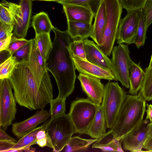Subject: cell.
I'll use <instances>...</instances> for the list:
<instances>
[{
    "instance_id": "obj_1",
    "label": "cell",
    "mask_w": 152,
    "mask_h": 152,
    "mask_svg": "<svg viewBox=\"0 0 152 152\" xmlns=\"http://www.w3.org/2000/svg\"><path fill=\"white\" fill-rule=\"evenodd\" d=\"M27 62L18 63L8 78L16 102L31 110H42L53 98V88L48 71L39 86Z\"/></svg>"
},
{
    "instance_id": "obj_2",
    "label": "cell",
    "mask_w": 152,
    "mask_h": 152,
    "mask_svg": "<svg viewBox=\"0 0 152 152\" xmlns=\"http://www.w3.org/2000/svg\"><path fill=\"white\" fill-rule=\"evenodd\" d=\"M53 31L55 38L46 60V69L55 78L59 91L58 97L66 99L74 91L76 78L70 46L72 39L66 31L55 27Z\"/></svg>"
},
{
    "instance_id": "obj_3",
    "label": "cell",
    "mask_w": 152,
    "mask_h": 152,
    "mask_svg": "<svg viewBox=\"0 0 152 152\" xmlns=\"http://www.w3.org/2000/svg\"><path fill=\"white\" fill-rule=\"evenodd\" d=\"M145 101L140 91L136 95H127L111 129L116 139L121 140L141 124L145 111Z\"/></svg>"
},
{
    "instance_id": "obj_4",
    "label": "cell",
    "mask_w": 152,
    "mask_h": 152,
    "mask_svg": "<svg viewBox=\"0 0 152 152\" xmlns=\"http://www.w3.org/2000/svg\"><path fill=\"white\" fill-rule=\"evenodd\" d=\"M47 146L53 151H61L75 133L73 124L68 114L65 113L50 118L45 122Z\"/></svg>"
},
{
    "instance_id": "obj_5",
    "label": "cell",
    "mask_w": 152,
    "mask_h": 152,
    "mask_svg": "<svg viewBox=\"0 0 152 152\" xmlns=\"http://www.w3.org/2000/svg\"><path fill=\"white\" fill-rule=\"evenodd\" d=\"M106 6V22L100 45H97L106 56L112 54L117 36L122 6L119 0H104Z\"/></svg>"
},
{
    "instance_id": "obj_6",
    "label": "cell",
    "mask_w": 152,
    "mask_h": 152,
    "mask_svg": "<svg viewBox=\"0 0 152 152\" xmlns=\"http://www.w3.org/2000/svg\"><path fill=\"white\" fill-rule=\"evenodd\" d=\"M99 105L88 98H78L72 102L68 115L75 133L86 134Z\"/></svg>"
},
{
    "instance_id": "obj_7",
    "label": "cell",
    "mask_w": 152,
    "mask_h": 152,
    "mask_svg": "<svg viewBox=\"0 0 152 152\" xmlns=\"http://www.w3.org/2000/svg\"><path fill=\"white\" fill-rule=\"evenodd\" d=\"M127 95L116 82H109L105 86L102 101L107 128L112 129Z\"/></svg>"
},
{
    "instance_id": "obj_8",
    "label": "cell",
    "mask_w": 152,
    "mask_h": 152,
    "mask_svg": "<svg viewBox=\"0 0 152 152\" xmlns=\"http://www.w3.org/2000/svg\"><path fill=\"white\" fill-rule=\"evenodd\" d=\"M128 45L119 44L113 47L110 59L115 80L127 88L129 87V75L132 61Z\"/></svg>"
},
{
    "instance_id": "obj_9",
    "label": "cell",
    "mask_w": 152,
    "mask_h": 152,
    "mask_svg": "<svg viewBox=\"0 0 152 152\" xmlns=\"http://www.w3.org/2000/svg\"><path fill=\"white\" fill-rule=\"evenodd\" d=\"M12 88L8 78L0 79V126L4 130L12 124L17 112Z\"/></svg>"
},
{
    "instance_id": "obj_10",
    "label": "cell",
    "mask_w": 152,
    "mask_h": 152,
    "mask_svg": "<svg viewBox=\"0 0 152 152\" xmlns=\"http://www.w3.org/2000/svg\"><path fill=\"white\" fill-rule=\"evenodd\" d=\"M139 19L140 9L127 12L126 16L120 19L117 36V44L134 43Z\"/></svg>"
},
{
    "instance_id": "obj_11",
    "label": "cell",
    "mask_w": 152,
    "mask_h": 152,
    "mask_svg": "<svg viewBox=\"0 0 152 152\" xmlns=\"http://www.w3.org/2000/svg\"><path fill=\"white\" fill-rule=\"evenodd\" d=\"M77 78L83 91L88 98L96 104L100 105L103 99L105 86L100 79L80 73Z\"/></svg>"
},
{
    "instance_id": "obj_12",
    "label": "cell",
    "mask_w": 152,
    "mask_h": 152,
    "mask_svg": "<svg viewBox=\"0 0 152 152\" xmlns=\"http://www.w3.org/2000/svg\"><path fill=\"white\" fill-rule=\"evenodd\" d=\"M148 119L143 120L136 129L121 140L123 148L131 152H142L144 144L147 138Z\"/></svg>"
},
{
    "instance_id": "obj_13",
    "label": "cell",
    "mask_w": 152,
    "mask_h": 152,
    "mask_svg": "<svg viewBox=\"0 0 152 152\" xmlns=\"http://www.w3.org/2000/svg\"><path fill=\"white\" fill-rule=\"evenodd\" d=\"M50 116V113L47 110H41L29 118L12 124V132L20 139L35 129L39 124L46 121Z\"/></svg>"
},
{
    "instance_id": "obj_14",
    "label": "cell",
    "mask_w": 152,
    "mask_h": 152,
    "mask_svg": "<svg viewBox=\"0 0 152 152\" xmlns=\"http://www.w3.org/2000/svg\"><path fill=\"white\" fill-rule=\"evenodd\" d=\"M72 57L75 69L80 73L109 81L115 80L112 71L103 69L78 57L72 55Z\"/></svg>"
},
{
    "instance_id": "obj_15",
    "label": "cell",
    "mask_w": 152,
    "mask_h": 152,
    "mask_svg": "<svg viewBox=\"0 0 152 152\" xmlns=\"http://www.w3.org/2000/svg\"><path fill=\"white\" fill-rule=\"evenodd\" d=\"M31 40V52L27 64L37 83L40 86L44 74L48 70L46 69V61L42 56L38 50L35 38Z\"/></svg>"
},
{
    "instance_id": "obj_16",
    "label": "cell",
    "mask_w": 152,
    "mask_h": 152,
    "mask_svg": "<svg viewBox=\"0 0 152 152\" xmlns=\"http://www.w3.org/2000/svg\"><path fill=\"white\" fill-rule=\"evenodd\" d=\"M84 45L87 61L103 69L112 71L110 59L99 49L96 44L87 38L84 39Z\"/></svg>"
},
{
    "instance_id": "obj_17",
    "label": "cell",
    "mask_w": 152,
    "mask_h": 152,
    "mask_svg": "<svg viewBox=\"0 0 152 152\" xmlns=\"http://www.w3.org/2000/svg\"><path fill=\"white\" fill-rule=\"evenodd\" d=\"M21 16L14 25L13 34L19 38L26 37L30 24L32 13L31 0H20Z\"/></svg>"
},
{
    "instance_id": "obj_18",
    "label": "cell",
    "mask_w": 152,
    "mask_h": 152,
    "mask_svg": "<svg viewBox=\"0 0 152 152\" xmlns=\"http://www.w3.org/2000/svg\"><path fill=\"white\" fill-rule=\"evenodd\" d=\"M63 7L67 20L92 23L94 16L88 9L81 6L72 4L63 5Z\"/></svg>"
},
{
    "instance_id": "obj_19",
    "label": "cell",
    "mask_w": 152,
    "mask_h": 152,
    "mask_svg": "<svg viewBox=\"0 0 152 152\" xmlns=\"http://www.w3.org/2000/svg\"><path fill=\"white\" fill-rule=\"evenodd\" d=\"M21 6L2 0L0 4V21L14 25L21 16Z\"/></svg>"
},
{
    "instance_id": "obj_20",
    "label": "cell",
    "mask_w": 152,
    "mask_h": 152,
    "mask_svg": "<svg viewBox=\"0 0 152 152\" xmlns=\"http://www.w3.org/2000/svg\"><path fill=\"white\" fill-rule=\"evenodd\" d=\"M145 76V72L140 65L132 61L129 75V93L136 95L141 89Z\"/></svg>"
},
{
    "instance_id": "obj_21",
    "label": "cell",
    "mask_w": 152,
    "mask_h": 152,
    "mask_svg": "<svg viewBox=\"0 0 152 152\" xmlns=\"http://www.w3.org/2000/svg\"><path fill=\"white\" fill-rule=\"evenodd\" d=\"M107 125L105 115L101 105L99 106L95 116L86 134L93 139H99L106 132Z\"/></svg>"
},
{
    "instance_id": "obj_22",
    "label": "cell",
    "mask_w": 152,
    "mask_h": 152,
    "mask_svg": "<svg viewBox=\"0 0 152 152\" xmlns=\"http://www.w3.org/2000/svg\"><path fill=\"white\" fill-rule=\"evenodd\" d=\"M92 148H99L104 151H124L121 147V140L116 139L111 129L95 142Z\"/></svg>"
},
{
    "instance_id": "obj_23",
    "label": "cell",
    "mask_w": 152,
    "mask_h": 152,
    "mask_svg": "<svg viewBox=\"0 0 152 152\" xmlns=\"http://www.w3.org/2000/svg\"><path fill=\"white\" fill-rule=\"evenodd\" d=\"M106 6L104 0H102L94 17L92 31L90 36L97 45H100L103 35L106 22Z\"/></svg>"
},
{
    "instance_id": "obj_24",
    "label": "cell",
    "mask_w": 152,
    "mask_h": 152,
    "mask_svg": "<svg viewBox=\"0 0 152 152\" xmlns=\"http://www.w3.org/2000/svg\"><path fill=\"white\" fill-rule=\"evenodd\" d=\"M67 24L66 31L72 40L77 38L84 40L90 37L92 30V23L67 20Z\"/></svg>"
},
{
    "instance_id": "obj_25",
    "label": "cell",
    "mask_w": 152,
    "mask_h": 152,
    "mask_svg": "<svg viewBox=\"0 0 152 152\" xmlns=\"http://www.w3.org/2000/svg\"><path fill=\"white\" fill-rule=\"evenodd\" d=\"M31 26L34 30L35 34L50 33L54 27L48 15L44 12L37 13L33 17Z\"/></svg>"
},
{
    "instance_id": "obj_26",
    "label": "cell",
    "mask_w": 152,
    "mask_h": 152,
    "mask_svg": "<svg viewBox=\"0 0 152 152\" xmlns=\"http://www.w3.org/2000/svg\"><path fill=\"white\" fill-rule=\"evenodd\" d=\"M45 123L24 136L15 143L12 149L25 148L27 150V152L34 151L35 149L31 150L30 147L31 145L36 144L38 132L40 130L45 129Z\"/></svg>"
},
{
    "instance_id": "obj_27",
    "label": "cell",
    "mask_w": 152,
    "mask_h": 152,
    "mask_svg": "<svg viewBox=\"0 0 152 152\" xmlns=\"http://www.w3.org/2000/svg\"><path fill=\"white\" fill-rule=\"evenodd\" d=\"M35 42L42 56L46 61L53 48L50 33H43L35 34Z\"/></svg>"
},
{
    "instance_id": "obj_28",
    "label": "cell",
    "mask_w": 152,
    "mask_h": 152,
    "mask_svg": "<svg viewBox=\"0 0 152 152\" xmlns=\"http://www.w3.org/2000/svg\"><path fill=\"white\" fill-rule=\"evenodd\" d=\"M98 139H85L77 136H73L66 146L65 151L70 152L86 150Z\"/></svg>"
},
{
    "instance_id": "obj_29",
    "label": "cell",
    "mask_w": 152,
    "mask_h": 152,
    "mask_svg": "<svg viewBox=\"0 0 152 152\" xmlns=\"http://www.w3.org/2000/svg\"><path fill=\"white\" fill-rule=\"evenodd\" d=\"M102 0H62L57 3L63 5L72 4L79 5L90 10L95 17Z\"/></svg>"
},
{
    "instance_id": "obj_30",
    "label": "cell",
    "mask_w": 152,
    "mask_h": 152,
    "mask_svg": "<svg viewBox=\"0 0 152 152\" xmlns=\"http://www.w3.org/2000/svg\"><path fill=\"white\" fill-rule=\"evenodd\" d=\"M145 76L142 88L140 90L145 99L152 100V66L145 69Z\"/></svg>"
},
{
    "instance_id": "obj_31",
    "label": "cell",
    "mask_w": 152,
    "mask_h": 152,
    "mask_svg": "<svg viewBox=\"0 0 152 152\" xmlns=\"http://www.w3.org/2000/svg\"><path fill=\"white\" fill-rule=\"evenodd\" d=\"M146 29L142 9H140V19L138 26L134 43L139 48L143 46L146 39Z\"/></svg>"
},
{
    "instance_id": "obj_32",
    "label": "cell",
    "mask_w": 152,
    "mask_h": 152,
    "mask_svg": "<svg viewBox=\"0 0 152 152\" xmlns=\"http://www.w3.org/2000/svg\"><path fill=\"white\" fill-rule=\"evenodd\" d=\"M66 99L58 96L51 100L49 103L50 118H53L65 113Z\"/></svg>"
},
{
    "instance_id": "obj_33",
    "label": "cell",
    "mask_w": 152,
    "mask_h": 152,
    "mask_svg": "<svg viewBox=\"0 0 152 152\" xmlns=\"http://www.w3.org/2000/svg\"><path fill=\"white\" fill-rule=\"evenodd\" d=\"M18 63L15 57L12 56L1 64L0 79L8 78Z\"/></svg>"
},
{
    "instance_id": "obj_34",
    "label": "cell",
    "mask_w": 152,
    "mask_h": 152,
    "mask_svg": "<svg viewBox=\"0 0 152 152\" xmlns=\"http://www.w3.org/2000/svg\"><path fill=\"white\" fill-rule=\"evenodd\" d=\"M72 40L70 45L72 55L87 61L84 45V40L77 38Z\"/></svg>"
},
{
    "instance_id": "obj_35",
    "label": "cell",
    "mask_w": 152,
    "mask_h": 152,
    "mask_svg": "<svg viewBox=\"0 0 152 152\" xmlns=\"http://www.w3.org/2000/svg\"><path fill=\"white\" fill-rule=\"evenodd\" d=\"M31 39L28 42L16 50L12 55L18 63L28 62L31 48Z\"/></svg>"
},
{
    "instance_id": "obj_36",
    "label": "cell",
    "mask_w": 152,
    "mask_h": 152,
    "mask_svg": "<svg viewBox=\"0 0 152 152\" xmlns=\"http://www.w3.org/2000/svg\"><path fill=\"white\" fill-rule=\"evenodd\" d=\"M147 0H119L123 8L127 12L142 9Z\"/></svg>"
},
{
    "instance_id": "obj_37",
    "label": "cell",
    "mask_w": 152,
    "mask_h": 152,
    "mask_svg": "<svg viewBox=\"0 0 152 152\" xmlns=\"http://www.w3.org/2000/svg\"><path fill=\"white\" fill-rule=\"evenodd\" d=\"M29 40L25 38H17L14 34L11 37L10 42L7 49L11 56L17 50L27 44Z\"/></svg>"
},
{
    "instance_id": "obj_38",
    "label": "cell",
    "mask_w": 152,
    "mask_h": 152,
    "mask_svg": "<svg viewBox=\"0 0 152 152\" xmlns=\"http://www.w3.org/2000/svg\"><path fill=\"white\" fill-rule=\"evenodd\" d=\"M146 29L152 23V0H147L142 9Z\"/></svg>"
},
{
    "instance_id": "obj_39",
    "label": "cell",
    "mask_w": 152,
    "mask_h": 152,
    "mask_svg": "<svg viewBox=\"0 0 152 152\" xmlns=\"http://www.w3.org/2000/svg\"><path fill=\"white\" fill-rule=\"evenodd\" d=\"M14 25L8 24L0 21V40L12 36L13 33Z\"/></svg>"
},
{
    "instance_id": "obj_40",
    "label": "cell",
    "mask_w": 152,
    "mask_h": 152,
    "mask_svg": "<svg viewBox=\"0 0 152 152\" xmlns=\"http://www.w3.org/2000/svg\"><path fill=\"white\" fill-rule=\"evenodd\" d=\"M16 142L12 141L0 140V152H7L12 149Z\"/></svg>"
},
{
    "instance_id": "obj_41",
    "label": "cell",
    "mask_w": 152,
    "mask_h": 152,
    "mask_svg": "<svg viewBox=\"0 0 152 152\" xmlns=\"http://www.w3.org/2000/svg\"><path fill=\"white\" fill-rule=\"evenodd\" d=\"M4 130L2 129L1 127H0V141H13L15 142H17L16 140L9 135Z\"/></svg>"
},
{
    "instance_id": "obj_42",
    "label": "cell",
    "mask_w": 152,
    "mask_h": 152,
    "mask_svg": "<svg viewBox=\"0 0 152 152\" xmlns=\"http://www.w3.org/2000/svg\"><path fill=\"white\" fill-rule=\"evenodd\" d=\"M12 36L0 40V51L7 49L10 44Z\"/></svg>"
},
{
    "instance_id": "obj_43",
    "label": "cell",
    "mask_w": 152,
    "mask_h": 152,
    "mask_svg": "<svg viewBox=\"0 0 152 152\" xmlns=\"http://www.w3.org/2000/svg\"><path fill=\"white\" fill-rule=\"evenodd\" d=\"M143 148L147 150V151L152 152V136L147 139Z\"/></svg>"
},
{
    "instance_id": "obj_44",
    "label": "cell",
    "mask_w": 152,
    "mask_h": 152,
    "mask_svg": "<svg viewBox=\"0 0 152 152\" xmlns=\"http://www.w3.org/2000/svg\"><path fill=\"white\" fill-rule=\"evenodd\" d=\"M11 56L9 52L7 50L0 51V64Z\"/></svg>"
},
{
    "instance_id": "obj_45",
    "label": "cell",
    "mask_w": 152,
    "mask_h": 152,
    "mask_svg": "<svg viewBox=\"0 0 152 152\" xmlns=\"http://www.w3.org/2000/svg\"><path fill=\"white\" fill-rule=\"evenodd\" d=\"M146 106L147 108L145 110L147 113L146 118L149 119L150 122L152 123V105L147 103L146 104Z\"/></svg>"
},
{
    "instance_id": "obj_46",
    "label": "cell",
    "mask_w": 152,
    "mask_h": 152,
    "mask_svg": "<svg viewBox=\"0 0 152 152\" xmlns=\"http://www.w3.org/2000/svg\"><path fill=\"white\" fill-rule=\"evenodd\" d=\"M45 138H46V132L45 129L39 131L37 135V140Z\"/></svg>"
},
{
    "instance_id": "obj_47",
    "label": "cell",
    "mask_w": 152,
    "mask_h": 152,
    "mask_svg": "<svg viewBox=\"0 0 152 152\" xmlns=\"http://www.w3.org/2000/svg\"><path fill=\"white\" fill-rule=\"evenodd\" d=\"M36 144L41 147L47 146V140L46 138L37 140L36 142Z\"/></svg>"
},
{
    "instance_id": "obj_48",
    "label": "cell",
    "mask_w": 152,
    "mask_h": 152,
    "mask_svg": "<svg viewBox=\"0 0 152 152\" xmlns=\"http://www.w3.org/2000/svg\"><path fill=\"white\" fill-rule=\"evenodd\" d=\"M152 136V123L150 122L148 126L147 138Z\"/></svg>"
},
{
    "instance_id": "obj_49",
    "label": "cell",
    "mask_w": 152,
    "mask_h": 152,
    "mask_svg": "<svg viewBox=\"0 0 152 152\" xmlns=\"http://www.w3.org/2000/svg\"><path fill=\"white\" fill-rule=\"evenodd\" d=\"M33 1H54L57 2L60 1L62 0H32Z\"/></svg>"
},
{
    "instance_id": "obj_50",
    "label": "cell",
    "mask_w": 152,
    "mask_h": 152,
    "mask_svg": "<svg viewBox=\"0 0 152 152\" xmlns=\"http://www.w3.org/2000/svg\"><path fill=\"white\" fill-rule=\"evenodd\" d=\"M152 66V54L151 56L150 61V63L149 65V66L148 67H150Z\"/></svg>"
}]
</instances>
